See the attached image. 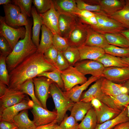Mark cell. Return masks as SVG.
<instances>
[{
	"label": "cell",
	"mask_w": 129,
	"mask_h": 129,
	"mask_svg": "<svg viewBox=\"0 0 129 129\" xmlns=\"http://www.w3.org/2000/svg\"><path fill=\"white\" fill-rule=\"evenodd\" d=\"M12 51L11 47L7 40L3 36L0 35V54L6 58Z\"/></svg>",
	"instance_id": "cell-45"
},
{
	"label": "cell",
	"mask_w": 129,
	"mask_h": 129,
	"mask_svg": "<svg viewBox=\"0 0 129 129\" xmlns=\"http://www.w3.org/2000/svg\"><path fill=\"white\" fill-rule=\"evenodd\" d=\"M31 14L32 17L33 26L32 27V39L34 44L38 48L39 45V34L43 22L42 18L35 8L32 7Z\"/></svg>",
	"instance_id": "cell-23"
},
{
	"label": "cell",
	"mask_w": 129,
	"mask_h": 129,
	"mask_svg": "<svg viewBox=\"0 0 129 129\" xmlns=\"http://www.w3.org/2000/svg\"><path fill=\"white\" fill-rule=\"evenodd\" d=\"M79 18L75 14H60L59 17L60 35L67 38L75 27Z\"/></svg>",
	"instance_id": "cell-14"
},
{
	"label": "cell",
	"mask_w": 129,
	"mask_h": 129,
	"mask_svg": "<svg viewBox=\"0 0 129 129\" xmlns=\"http://www.w3.org/2000/svg\"><path fill=\"white\" fill-rule=\"evenodd\" d=\"M121 84L122 86L127 88L129 91V80Z\"/></svg>",
	"instance_id": "cell-57"
},
{
	"label": "cell",
	"mask_w": 129,
	"mask_h": 129,
	"mask_svg": "<svg viewBox=\"0 0 129 129\" xmlns=\"http://www.w3.org/2000/svg\"><path fill=\"white\" fill-rule=\"evenodd\" d=\"M112 129H129V121L119 124Z\"/></svg>",
	"instance_id": "cell-53"
},
{
	"label": "cell",
	"mask_w": 129,
	"mask_h": 129,
	"mask_svg": "<svg viewBox=\"0 0 129 129\" xmlns=\"http://www.w3.org/2000/svg\"><path fill=\"white\" fill-rule=\"evenodd\" d=\"M74 66L85 75L90 74L93 76L98 77H102L105 68L99 62L89 59L79 61Z\"/></svg>",
	"instance_id": "cell-9"
},
{
	"label": "cell",
	"mask_w": 129,
	"mask_h": 129,
	"mask_svg": "<svg viewBox=\"0 0 129 129\" xmlns=\"http://www.w3.org/2000/svg\"><path fill=\"white\" fill-rule=\"evenodd\" d=\"M49 93L52 97L57 113L56 120L59 125L67 112L70 111L75 102L67 97L58 85L53 82L49 89Z\"/></svg>",
	"instance_id": "cell-3"
},
{
	"label": "cell",
	"mask_w": 129,
	"mask_h": 129,
	"mask_svg": "<svg viewBox=\"0 0 129 129\" xmlns=\"http://www.w3.org/2000/svg\"><path fill=\"white\" fill-rule=\"evenodd\" d=\"M122 59L129 66V57L122 58Z\"/></svg>",
	"instance_id": "cell-58"
},
{
	"label": "cell",
	"mask_w": 129,
	"mask_h": 129,
	"mask_svg": "<svg viewBox=\"0 0 129 129\" xmlns=\"http://www.w3.org/2000/svg\"><path fill=\"white\" fill-rule=\"evenodd\" d=\"M27 16L22 12L19 13L16 19L15 26L16 28L27 25L28 24V20L27 19Z\"/></svg>",
	"instance_id": "cell-47"
},
{
	"label": "cell",
	"mask_w": 129,
	"mask_h": 129,
	"mask_svg": "<svg viewBox=\"0 0 129 129\" xmlns=\"http://www.w3.org/2000/svg\"><path fill=\"white\" fill-rule=\"evenodd\" d=\"M120 33L125 36L129 41V31L127 29Z\"/></svg>",
	"instance_id": "cell-55"
},
{
	"label": "cell",
	"mask_w": 129,
	"mask_h": 129,
	"mask_svg": "<svg viewBox=\"0 0 129 129\" xmlns=\"http://www.w3.org/2000/svg\"><path fill=\"white\" fill-rule=\"evenodd\" d=\"M27 97L20 90L8 89L6 94L0 97V113L5 108L20 103Z\"/></svg>",
	"instance_id": "cell-16"
},
{
	"label": "cell",
	"mask_w": 129,
	"mask_h": 129,
	"mask_svg": "<svg viewBox=\"0 0 129 129\" xmlns=\"http://www.w3.org/2000/svg\"><path fill=\"white\" fill-rule=\"evenodd\" d=\"M13 123L22 129H35L37 126L29 118L27 109L23 110L14 118Z\"/></svg>",
	"instance_id": "cell-25"
},
{
	"label": "cell",
	"mask_w": 129,
	"mask_h": 129,
	"mask_svg": "<svg viewBox=\"0 0 129 129\" xmlns=\"http://www.w3.org/2000/svg\"><path fill=\"white\" fill-rule=\"evenodd\" d=\"M6 58L3 55L0 54V82L6 84L8 87L9 84V77L7 68Z\"/></svg>",
	"instance_id": "cell-39"
},
{
	"label": "cell",
	"mask_w": 129,
	"mask_h": 129,
	"mask_svg": "<svg viewBox=\"0 0 129 129\" xmlns=\"http://www.w3.org/2000/svg\"><path fill=\"white\" fill-rule=\"evenodd\" d=\"M87 31V38L84 45L96 46L103 49L107 47L109 45L104 34L94 30L89 25Z\"/></svg>",
	"instance_id": "cell-18"
},
{
	"label": "cell",
	"mask_w": 129,
	"mask_h": 129,
	"mask_svg": "<svg viewBox=\"0 0 129 129\" xmlns=\"http://www.w3.org/2000/svg\"><path fill=\"white\" fill-rule=\"evenodd\" d=\"M91 104L95 110H99L101 107L102 103L98 99L94 98L90 102Z\"/></svg>",
	"instance_id": "cell-52"
},
{
	"label": "cell",
	"mask_w": 129,
	"mask_h": 129,
	"mask_svg": "<svg viewBox=\"0 0 129 129\" xmlns=\"http://www.w3.org/2000/svg\"><path fill=\"white\" fill-rule=\"evenodd\" d=\"M77 48L80 53V61L86 59L96 60L105 53L103 49L96 46L83 45Z\"/></svg>",
	"instance_id": "cell-17"
},
{
	"label": "cell",
	"mask_w": 129,
	"mask_h": 129,
	"mask_svg": "<svg viewBox=\"0 0 129 129\" xmlns=\"http://www.w3.org/2000/svg\"><path fill=\"white\" fill-rule=\"evenodd\" d=\"M32 23L28 20L25 26V37L18 42L10 54L6 58L7 68L9 73L27 57L36 52L38 47L33 42L31 36Z\"/></svg>",
	"instance_id": "cell-2"
},
{
	"label": "cell",
	"mask_w": 129,
	"mask_h": 129,
	"mask_svg": "<svg viewBox=\"0 0 129 129\" xmlns=\"http://www.w3.org/2000/svg\"><path fill=\"white\" fill-rule=\"evenodd\" d=\"M32 3L40 14L44 13L49 10L53 1L51 0H33Z\"/></svg>",
	"instance_id": "cell-40"
},
{
	"label": "cell",
	"mask_w": 129,
	"mask_h": 129,
	"mask_svg": "<svg viewBox=\"0 0 129 129\" xmlns=\"http://www.w3.org/2000/svg\"><path fill=\"white\" fill-rule=\"evenodd\" d=\"M27 96L20 103L7 108L0 113V121L13 123L14 117L20 111L32 109L34 104Z\"/></svg>",
	"instance_id": "cell-11"
},
{
	"label": "cell",
	"mask_w": 129,
	"mask_h": 129,
	"mask_svg": "<svg viewBox=\"0 0 129 129\" xmlns=\"http://www.w3.org/2000/svg\"><path fill=\"white\" fill-rule=\"evenodd\" d=\"M58 125V124L55 120L48 124L37 126L35 129H53Z\"/></svg>",
	"instance_id": "cell-51"
},
{
	"label": "cell",
	"mask_w": 129,
	"mask_h": 129,
	"mask_svg": "<svg viewBox=\"0 0 129 129\" xmlns=\"http://www.w3.org/2000/svg\"><path fill=\"white\" fill-rule=\"evenodd\" d=\"M96 60L102 64L105 68L111 67H129L128 64L121 58L106 53Z\"/></svg>",
	"instance_id": "cell-27"
},
{
	"label": "cell",
	"mask_w": 129,
	"mask_h": 129,
	"mask_svg": "<svg viewBox=\"0 0 129 129\" xmlns=\"http://www.w3.org/2000/svg\"><path fill=\"white\" fill-rule=\"evenodd\" d=\"M108 16L117 21L128 29L129 28V0H125V4L122 9Z\"/></svg>",
	"instance_id": "cell-30"
},
{
	"label": "cell",
	"mask_w": 129,
	"mask_h": 129,
	"mask_svg": "<svg viewBox=\"0 0 129 129\" xmlns=\"http://www.w3.org/2000/svg\"><path fill=\"white\" fill-rule=\"evenodd\" d=\"M20 129V128H16V129Z\"/></svg>",
	"instance_id": "cell-61"
},
{
	"label": "cell",
	"mask_w": 129,
	"mask_h": 129,
	"mask_svg": "<svg viewBox=\"0 0 129 129\" xmlns=\"http://www.w3.org/2000/svg\"><path fill=\"white\" fill-rule=\"evenodd\" d=\"M58 52L52 45L44 52V57L46 60L55 66L58 57Z\"/></svg>",
	"instance_id": "cell-44"
},
{
	"label": "cell",
	"mask_w": 129,
	"mask_h": 129,
	"mask_svg": "<svg viewBox=\"0 0 129 129\" xmlns=\"http://www.w3.org/2000/svg\"><path fill=\"white\" fill-rule=\"evenodd\" d=\"M3 7L6 23L11 27L16 28V20L18 14L21 12L20 8L17 5L11 3L3 5Z\"/></svg>",
	"instance_id": "cell-26"
},
{
	"label": "cell",
	"mask_w": 129,
	"mask_h": 129,
	"mask_svg": "<svg viewBox=\"0 0 129 129\" xmlns=\"http://www.w3.org/2000/svg\"><path fill=\"white\" fill-rule=\"evenodd\" d=\"M95 111L97 116V124H99L115 118L122 111L111 108L102 103L100 109Z\"/></svg>",
	"instance_id": "cell-20"
},
{
	"label": "cell",
	"mask_w": 129,
	"mask_h": 129,
	"mask_svg": "<svg viewBox=\"0 0 129 129\" xmlns=\"http://www.w3.org/2000/svg\"><path fill=\"white\" fill-rule=\"evenodd\" d=\"M102 77L98 79L86 91L83 93L80 101L90 102L94 98H96L102 92L101 87Z\"/></svg>",
	"instance_id": "cell-29"
},
{
	"label": "cell",
	"mask_w": 129,
	"mask_h": 129,
	"mask_svg": "<svg viewBox=\"0 0 129 129\" xmlns=\"http://www.w3.org/2000/svg\"><path fill=\"white\" fill-rule=\"evenodd\" d=\"M70 66L62 53L58 51V57L55 65L56 68L61 71L66 69Z\"/></svg>",
	"instance_id": "cell-46"
},
{
	"label": "cell",
	"mask_w": 129,
	"mask_h": 129,
	"mask_svg": "<svg viewBox=\"0 0 129 129\" xmlns=\"http://www.w3.org/2000/svg\"><path fill=\"white\" fill-rule=\"evenodd\" d=\"M120 84L116 83L102 77L101 89L105 94L111 96H115L123 94L120 87Z\"/></svg>",
	"instance_id": "cell-32"
},
{
	"label": "cell",
	"mask_w": 129,
	"mask_h": 129,
	"mask_svg": "<svg viewBox=\"0 0 129 129\" xmlns=\"http://www.w3.org/2000/svg\"><path fill=\"white\" fill-rule=\"evenodd\" d=\"M60 14L54 8L53 2L49 10L44 13L39 14L42 20L43 24L50 30L54 35L57 34L60 35L59 27Z\"/></svg>",
	"instance_id": "cell-13"
},
{
	"label": "cell",
	"mask_w": 129,
	"mask_h": 129,
	"mask_svg": "<svg viewBox=\"0 0 129 129\" xmlns=\"http://www.w3.org/2000/svg\"><path fill=\"white\" fill-rule=\"evenodd\" d=\"M55 9L60 13L75 14L78 8L75 0H53Z\"/></svg>",
	"instance_id": "cell-22"
},
{
	"label": "cell",
	"mask_w": 129,
	"mask_h": 129,
	"mask_svg": "<svg viewBox=\"0 0 129 129\" xmlns=\"http://www.w3.org/2000/svg\"><path fill=\"white\" fill-rule=\"evenodd\" d=\"M38 76H44L50 79L57 84L62 91H65L60 72L57 69L51 71L42 73L39 74Z\"/></svg>",
	"instance_id": "cell-35"
},
{
	"label": "cell",
	"mask_w": 129,
	"mask_h": 129,
	"mask_svg": "<svg viewBox=\"0 0 129 129\" xmlns=\"http://www.w3.org/2000/svg\"><path fill=\"white\" fill-rule=\"evenodd\" d=\"M35 86V93L36 98L43 107L47 109L46 102L49 93V89L53 82L50 79L44 76H38L32 79Z\"/></svg>",
	"instance_id": "cell-8"
},
{
	"label": "cell",
	"mask_w": 129,
	"mask_h": 129,
	"mask_svg": "<svg viewBox=\"0 0 129 129\" xmlns=\"http://www.w3.org/2000/svg\"><path fill=\"white\" fill-rule=\"evenodd\" d=\"M75 14L79 17L87 18L95 16L94 12L84 10H78Z\"/></svg>",
	"instance_id": "cell-49"
},
{
	"label": "cell",
	"mask_w": 129,
	"mask_h": 129,
	"mask_svg": "<svg viewBox=\"0 0 129 129\" xmlns=\"http://www.w3.org/2000/svg\"><path fill=\"white\" fill-rule=\"evenodd\" d=\"M97 124L96 112L93 108L90 109L81 123L78 129H95Z\"/></svg>",
	"instance_id": "cell-33"
},
{
	"label": "cell",
	"mask_w": 129,
	"mask_h": 129,
	"mask_svg": "<svg viewBox=\"0 0 129 129\" xmlns=\"http://www.w3.org/2000/svg\"><path fill=\"white\" fill-rule=\"evenodd\" d=\"M128 110V116L129 118V104L127 107Z\"/></svg>",
	"instance_id": "cell-60"
},
{
	"label": "cell",
	"mask_w": 129,
	"mask_h": 129,
	"mask_svg": "<svg viewBox=\"0 0 129 129\" xmlns=\"http://www.w3.org/2000/svg\"><path fill=\"white\" fill-rule=\"evenodd\" d=\"M79 124L72 116H65L59 125L62 129H78Z\"/></svg>",
	"instance_id": "cell-42"
},
{
	"label": "cell",
	"mask_w": 129,
	"mask_h": 129,
	"mask_svg": "<svg viewBox=\"0 0 129 129\" xmlns=\"http://www.w3.org/2000/svg\"><path fill=\"white\" fill-rule=\"evenodd\" d=\"M79 17L83 22L92 28L96 27L98 25L97 21L95 16L87 18Z\"/></svg>",
	"instance_id": "cell-48"
},
{
	"label": "cell",
	"mask_w": 129,
	"mask_h": 129,
	"mask_svg": "<svg viewBox=\"0 0 129 129\" xmlns=\"http://www.w3.org/2000/svg\"><path fill=\"white\" fill-rule=\"evenodd\" d=\"M12 1L15 5L20 7L21 12L25 14L27 16L30 17L31 16L32 0H13Z\"/></svg>",
	"instance_id": "cell-43"
},
{
	"label": "cell",
	"mask_w": 129,
	"mask_h": 129,
	"mask_svg": "<svg viewBox=\"0 0 129 129\" xmlns=\"http://www.w3.org/2000/svg\"><path fill=\"white\" fill-rule=\"evenodd\" d=\"M84 1L90 4L99 5L102 10L107 16L111 15L122 9L125 3V0H91Z\"/></svg>",
	"instance_id": "cell-15"
},
{
	"label": "cell",
	"mask_w": 129,
	"mask_h": 129,
	"mask_svg": "<svg viewBox=\"0 0 129 129\" xmlns=\"http://www.w3.org/2000/svg\"><path fill=\"white\" fill-rule=\"evenodd\" d=\"M100 78L91 76L85 83L80 86L78 85H76L68 91H63L64 93L67 97L74 102H79L80 101L83 91L91 83L95 81Z\"/></svg>",
	"instance_id": "cell-19"
},
{
	"label": "cell",
	"mask_w": 129,
	"mask_h": 129,
	"mask_svg": "<svg viewBox=\"0 0 129 129\" xmlns=\"http://www.w3.org/2000/svg\"><path fill=\"white\" fill-rule=\"evenodd\" d=\"M98 22V25L95 27L92 28L100 33L120 32L127 29L122 25L103 14L94 12Z\"/></svg>",
	"instance_id": "cell-4"
},
{
	"label": "cell",
	"mask_w": 129,
	"mask_h": 129,
	"mask_svg": "<svg viewBox=\"0 0 129 129\" xmlns=\"http://www.w3.org/2000/svg\"><path fill=\"white\" fill-rule=\"evenodd\" d=\"M127 29L129 31V28L128 29Z\"/></svg>",
	"instance_id": "cell-62"
},
{
	"label": "cell",
	"mask_w": 129,
	"mask_h": 129,
	"mask_svg": "<svg viewBox=\"0 0 129 129\" xmlns=\"http://www.w3.org/2000/svg\"><path fill=\"white\" fill-rule=\"evenodd\" d=\"M8 89V87L6 85L0 82V97L4 95Z\"/></svg>",
	"instance_id": "cell-54"
},
{
	"label": "cell",
	"mask_w": 129,
	"mask_h": 129,
	"mask_svg": "<svg viewBox=\"0 0 129 129\" xmlns=\"http://www.w3.org/2000/svg\"><path fill=\"white\" fill-rule=\"evenodd\" d=\"M108 43L119 47L129 48V41L120 32L104 34Z\"/></svg>",
	"instance_id": "cell-31"
},
{
	"label": "cell",
	"mask_w": 129,
	"mask_h": 129,
	"mask_svg": "<svg viewBox=\"0 0 129 129\" xmlns=\"http://www.w3.org/2000/svg\"><path fill=\"white\" fill-rule=\"evenodd\" d=\"M17 128L13 123L0 121V129H15Z\"/></svg>",
	"instance_id": "cell-50"
},
{
	"label": "cell",
	"mask_w": 129,
	"mask_h": 129,
	"mask_svg": "<svg viewBox=\"0 0 129 129\" xmlns=\"http://www.w3.org/2000/svg\"><path fill=\"white\" fill-rule=\"evenodd\" d=\"M75 0L77 8L80 10H84L93 12L105 14L102 10L99 5L90 4L86 2L84 0Z\"/></svg>",
	"instance_id": "cell-41"
},
{
	"label": "cell",
	"mask_w": 129,
	"mask_h": 129,
	"mask_svg": "<svg viewBox=\"0 0 129 129\" xmlns=\"http://www.w3.org/2000/svg\"><path fill=\"white\" fill-rule=\"evenodd\" d=\"M41 29V38L37 51L44 54L45 50L52 45L54 34L43 24L42 25Z\"/></svg>",
	"instance_id": "cell-28"
},
{
	"label": "cell",
	"mask_w": 129,
	"mask_h": 129,
	"mask_svg": "<svg viewBox=\"0 0 129 129\" xmlns=\"http://www.w3.org/2000/svg\"><path fill=\"white\" fill-rule=\"evenodd\" d=\"M88 26L79 17L75 27L67 38L70 46L78 48L84 44L87 38Z\"/></svg>",
	"instance_id": "cell-7"
},
{
	"label": "cell",
	"mask_w": 129,
	"mask_h": 129,
	"mask_svg": "<svg viewBox=\"0 0 129 129\" xmlns=\"http://www.w3.org/2000/svg\"><path fill=\"white\" fill-rule=\"evenodd\" d=\"M70 66H74L80 61V55L77 48L70 46L64 51L62 52Z\"/></svg>",
	"instance_id": "cell-36"
},
{
	"label": "cell",
	"mask_w": 129,
	"mask_h": 129,
	"mask_svg": "<svg viewBox=\"0 0 129 129\" xmlns=\"http://www.w3.org/2000/svg\"><path fill=\"white\" fill-rule=\"evenodd\" d=\"M18 90L29 95L34 104L43 107L35 95L32 79H29L25 81L20 86Z\"/></svg>",
	"instance_id": "cell-34"
},
{
	"label": "cell",
	"mask_w": 129,
	"mask_h": 129,
	"mask_svg": "<svg viewBox=\"0 0 129 129\" xmlns=\"http://www.w3.org/2000/svg\"><path fill=\"white\" fill-rule=\"evenodd\" d=\"M90 102L80 101L75 102L70 110V115L78 122L81 121L88 111L92 108Z\"/></svg>",
	"instance_id": "cell-21"
},
{
	"label": "cell",
	"mask_w": 129,
	"mask_h": 129,
	"mask_svg": "<svg viewBox=\"0 0 129 129\" xmlns=\"http://www.w3.org/2000/svg\"><path fill=\"white\" fill-rule=\"evenodd\" d=\"M31 111L33 116V121L37 126L50 123L55 120L57 117L56 111H50L34 103Z\"/></svg>",
	"instance_id": "cell-10"
},
{
	"label": "cell",
	"mask_w": 129,
	"mask_h": 129,
	"mask_svg": "<svg viewBox=\"0 0 129 129\" xmlns=\"http://www.w3.org/2000/svg\"><path fill=\"white\" fill-rule=\"evenodd\" d=\"M11 1L10 0H0V5H6L11 3Z\"/></svg>",
	"instance_id": "cell-56"
},
{
	"label": "cell",
	"mask_w": 129,
	"mask_h": 129,
	"mask_svg": "<svg viewBox=\"0 0 129 129\" xmlns=\"http://www.w3.org/2000/svg\"><path fill=\"white\" fill-rule=\"evenodd\" d=\"M102 77L116 83L122 84L129 80V67L106 68Z\"/></svg>",
	"instance_id": "cell-12"
},
{
	"label": "cell",
	"mask_w": 129,
	"mask_h": 129,
	"mask_svg": "<svg viewBox=\"0 0 129 129\" xmlns=\"http://www.w3.org/2000/svg\"><path fill=\"white\" fill-rule=\"evenodd\" d=\"M52 45L58 51L63 52L70 46L67 38L57 34H54Z\"/></svg>",
	"instance_id": "cell-38"
},
{
	"label": "cell",
	"mask_w": 129,
	"mask_h": 129,
	"mask_svg": "<svg viewBox=\"0 0 129 129\" xmlns=\"http://www.w3.org/2000/svg\"><path fill=\"white\" fill-rule=\"evenodd\" d=\"M53 129H62L59 125H57Z\"/></svg>",
	"instance_id": "cell-59"
},
{
	"label": "cell",
	"mask_w": 129,
	"mask_h": 129,
	"mask_svg": "<svg viewBox=\"0 0 129 129\" xmlns=\"http://www.w3.org/2000/svg\"><path fill=\"white\" fill-rule=\"evenodd\" d=\"M26 30L25 28L21 27L14 28L6 23L4 17L0 16V35L3 36L10 45L12 50L19 39L25 37Z\"/></svg>",
	"instance_id": "cell-5"
},
{
	"label": "cell",
	"mask_w": 129,
	"mask_h": 129,
	"mask_svg": "<svg viewBox=\"0 0 129 129\" xmlns=\"http://www.w3.org/2000/svg\"><path fill=\"white\" fill-rule=\"evenodd\" d=\"M60 72L66 91H69L76 85L85 83L88 80L85 75L74 66H70Z\"/></svg>",
	"instance_id": "cell-6"
},
{
	"label": "cell",
	"mask_w": 129,
	"mask_h": 129,
	"mask_svg": "<svg viewBox=\"0 0 129 129\" xmlns=\"http://www.w3.org/2000/svg\"><path fill=\"white\" fill-rule=\"evenodd\" d=\"M129 121L127 108H124L120 114L112 119L101 124H97L95 129H112L121 123Z\"/></svg>",
	"instance_id": "cell-24"
},
{
	"label": "cell",
	"mask_w": 129,
	"mask_h": 129,
	"mask_svg": "<svg viewBox=\"0 0 129 129\" xmlns=\"http://www.w3.org/2000/svg\"><path fill=\"white\" fill-rule=\"evenodd\" d=\"M106 53L121 58L129 57V48H125L119 47L109 44L104 48Z\"/></svg>",
	"instance_id": "cell-37"
},
{
	"label": "cell",
	"mask_w": 129,
	"mask_h": 129,
	"mask_svg": "<svg viewBox=\"0 0 129 129\" xmlns=\"http://www.w3.org/2000/svg\"><path fill=\"white\" fill-rule=\"evenodd\" d=\"M57 69L45 59L43 53L37 51L9 73L8 88L18 90L20 86L26 81L38 76L42 73Z\"/></svg>",
	"instance_id": "cell-1"
}]
</instances>
